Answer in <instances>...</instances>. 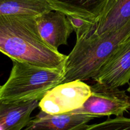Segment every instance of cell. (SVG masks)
I'll use <instances>...</instances> for the list:
<instances>
[{"instance_id":"1","label":"cell","mask_w":130,"mask_h":130,"mask_svg":"<svg viewBox=\"0 0 130 130\" xmlns=\"http://www.w3.org/2000/svg\"><path fill=\"white\" fill-rule=\"evenodd\" d=\"M36 16H0V52L11 60L62 70L67 55L48 45L38 30Z\"/></svg>"},{"instance_id":"2","label":"cell","mask_w":130,"mask_h":130,"mask_svg":"<svg viewBox=\"0 0 130 130\" xmlns=\"http://www.w3.org/2000/svg\"><path fill=\"white\" fill-rule=\"evenodd\" d=\"M130 37V20L118 29L98 36L76 38L67 55L62 83L93 78L114 52Z\"/></svg>"},{"instance_id":"3","label":"cell","mask_w":130,"mask_h":130,"mask_svg":"<svg viewBox=\"0 0 130 130\" xmlns=\"http://www.w3.org/2000/svg\"><path fill=\"white\" fill-rule=\"evenodd\" d=\"M8 79L0 86V102L40 100L63 81V71L12 60Z\"/></svg>"},{"instance_id":"4","label":"cell","mask_w":130,"mask_h":130,"mask_svg":"<svg viewBox=\"0 0 130 130\" xmlns=\"http://www.w3.org/2000/svg\"><path fill=\"white\" fill-rule=\"evenodd\" d=\"M91 95L90 86L81 80L57 85L39 101L41 110L51 114L71 112L81 107Z\"/></svg>"},{"instance_id":"5","label":"cell","mask_w":130,"mask_h":130,"mask_svg":"<svg viewBox=\"0 0 130 130\" xmlns=\"http://www.w3.org/2000/svg\"><path fill=\"white\" fill-rule=\"evenodd\" d=\"M91 95L81 107L71 112L94 118L116 116H123L130 109V97L124 90L107 88L95 83L90 86Z\"/></svg>"},{"instance_id":"6","label":"cell","mask_w":130,"mask_h":130,"mask_svg":"<svg viewBox=\"0 0 130 130\" xmlns=\"http://www.w3.org/2000/svg\"><path fill=\"white\" fill-rule=\"evenodd\" d=\"M93 79L107 88H119L130 80V37L100 67Z\"/></svg>"},{"instance_id":"7","label":"cell","mask_w":130,"mask_h":130,"mask_svg":"<svg viewBox=\"0 0 130 130\" xmlns=\"http://www.w3.org/2000/svg\"><path fill=\"white\" fill-rule=\"evenodd\" d=\"M35 19L41 36L48 45L57 50L61 45H67L74 29L66 14L52 10L37 15Z\"/></svg>"},{"instance_id":"8","label":"cell","mask_w":130,"mask_h":130,"mask_svg":"<svg viewBox=\"0 0 130 130\" xmlns=\"http://www.w3.org/2000/svg\"><path fill=\"white\" fill-rule=\"evenodd\" d=\"M94 118L79 113L51 114L40 110L23 130H76L88 124Z\"/></svg>"},{"instance_id":"9","label":"cell","mask_w":130,"mask_h":130,"mask_svg":"<svg viewBox=\"0 0 130 130\" xmlns=\"http://www.w3.org/2000/svg\"><path fill=\"white\" fill-rule=\"evenodd\" d=\"M129 20L130 0H108L96 22L81 38L100 35L120 27Z\"/></svg>"},{"instance_id":"10","label":"cell","mask_w":130,"mask_h":130,"mask_svg":"<svg viewBox=\"0 0 130 130\" xmlns=\"http://www.w3.org/2000/svg\"><path fill=\"white\" fill-rule=\"evenodd\" d=\"M54 10L87 20L93 25L108 0H46Z\"/></svg>"},{"instance_id":"11","label":"cell","mask_w":130,"mask_h":130,"mask_svg":"<svg viewBox=\"0 0 130 130\" xmlns=\"http://www.w3.org/2000/svg\"><path fill=\"white\" fill-rule=\"evenodd\" d=\"M39 100L0 102V125L3 130H22L30 120L33 110Z\"/></svg>"},{"instance_id":"12","label":"cell","mask_w":130,"mask_h":130,"mask_svg":"<svg viewBox=\"0 0 130 130\" xmlns=\"http://www.w3.org/2000/svg\"><path fill=\"white\" fill-rule=\"evenodd\" d=\"M53 10L46 0H0V16H37Z\"/></svg>"},{"instance_id":"13","label":"cell","mask_w":130,"mask_h":130,"mask_svg":"<svg viewBox=\"0 0 130 130\" xmlns=\"http://www.w3.org/2000/svg\"><path fill=\"white\" fill-rule=\"evenodd\" d=\"M76 130H130V118L118 116L96 124L84 126Z\"/></svg>"},{"instance_id":"14","label":"cell","mask_w":130,"mask_h":130,"mask_svg":"<svg viewBox=\"0 0 130 130\" xmlns=\"http://www.w3.org/2000/svg\"><path fill=\"white\" fill-rule=\"evenodd\" d=\"M127 91H128V92L130 94V85H129V87H128V88L127 89Z\"/></svg>"},{"instance_id":"15","label":"cell","mask_w":130,"mask_h":130,"mask_svg":"<svg viewBox=\"0 0 130 130\" xmlns=\"http://www.w3.org/2000/svg\"><path fill=\"white\" fill-rule=\"evenodd\" d=\"M0 130H3V129L2 127H1V125H0Z\"/></svg>"},{"instance_id":"16","label":"cell","mask_w":130,"mask_h":130,"mask_svg":"<svg viewBox=\"0 0 130 130\" xmlns=\"http://www.w3.org/2000/svg\"><path fill=\"white\" fill-rule=\"evenodd\" d=\"M0 86H1V85H0Z\"/></svg>"}]
</instances>
